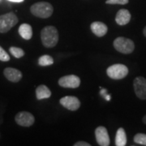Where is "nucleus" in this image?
Instances as JSON below:
<instances>
[{"label":"nucleus","instance_id":"0eeeda50","mask_svg":"<svg viewBox=\"0 0 146 146\" xmlns=\"http://www.w3.org/2000/svg\"><path fill=\"white\" fill-rule=\"evenodd\" d=\"M133 87L137 98L141 100H146V78L143 76L136 77L133 81Z\"/></svg>","mask_w":146,"mask_h":146},{"label":"nucleus","instance_id":"39448f33","mask_svg":"<svg viewBox=\"0 0 146 146\" xmlns=\"http://www.w3.org/2000/svg\"><path fill=\"white\" fill-rule=\"evenodd\" d=\"M18 23V18L15 13L9 12L0 16V33H5Z\"/></svg>","mask_w":146,"mask_h":146},{"label":"nucleus","instance_id":"9b49d317","mask_svg":"<svg viewBox=\"0 0 146 146\" xmlns=\"http://www.w3.org/2000/svg\"><path fill=\"white\" fill-rule=\"evenodd\" d=\"M5 77L11 82L17 83L22 78V73L20 70L13 68H7L3 71Z\"/></svg>","mask_w":146,"mask_h":146},{"label":"nucleus","instance_id":"4be33fe9","mask_svg":"<svg viewBox=\"0 0 146 146\" xmlns=\"http://www.w3.org/2000/svg\"><path fill=\"white\" fill-rule=\"evenodd\" d=\"M91 145L85 141H78L74 144V146H90Z\"/></svg>","mask_w":146,"mask_h":146},{"label":"nucleus","instance_id":"dca6fc26","mask_svg":"<svg viewBox=\"0 0 146 146\" xmlns=\"http://www.w3.org/2000/svg\"><path fill=\"white\" fill-rule=\"evenodd\" d=\"M127 145V135L125 130L123 127H119L115 136V145L116 146H125Z\"/></svg>","mask_w":146,"mask_h":146},{"label":"nucleus","instance_id":"a211bd4d","mask_svg":"<svg viewBox=\"0 0 146 146\" xmlns=\"http://www.w3.org/2000/svg\"><path fill=\"white\" fill-rule=\"evenodd\" d=\"M10 52L11 54L16 58H22L25 55V51L19 47L11 46L10 47Z\"/></svg>","mask_w":146,"mask_h":146},{"label":"nucleus","instance_id":"393cba45","mask_svg":"<svg viewBox=\"0 0 146 146\" xmlns=\"http://www.w3.org/2000/svg\"><path fill=\"white\" fill-rule=\"evenodd\" d=\"M142 121H143V123H144L145 124H146V115L143 117V119H142Z\"/></svg>","mask_w":146,"mask_h":146},{"label":"nucleus","instance_id":"f8f14e48","mask_svg":"<svg viewBox=\"0 0 146 146\" xmlns=\"http://www.w3.org/2000/svg\"><path fill=\"white\" fill-rule=\"evenodd\" d=\"M131 20V13L130 11L127 9H120L115 16V21L116 23L121 25L123 26L127 25Z\"/></svg>","mask_w":146,"mask_h":146},{"label":"nucleus","instance_id":"423d86ee","mask_svg":"<svg viewBox=\"0 0 146 146\" xmlns=\"http://www.w3.org/2000/svg\"><path fill=\"white\" fill-rule=\"evenodd\" d=\"M58 84L67 89H76L80 84V79L76 75H68L58 80Z\"/></svg>","mask_w":146,"mask_h":146},{"label":"nucleus","instance_id":"1a4fd4ad","mask_svg":"<svg viewBox=\"0 0 146 146\" xmlns=\"http://www.w3.org/2000/svg\"><path fill=\"white\" fill-rule=\"evenodd\" d=\"M95 137L98 144L101 146H109L110 145V136L108 134L107 129L103 127L100 126L96 128L95 130Z\"/></svg>","mask_w":146,"mask_h":146},{"label":"nucleus","instance_id":"412c9836","mask_svg":"<svg viewBox=\"0 0 146 146\" xmlns=\"http://www.w3.org/2000/svg\"><path fill=\"white\" fill-rule=\"evenodd\" d=\"M129 0H106V4H119V5H125L127 4Z\"/></svg>","mask_w":146,"mask_h":146},{"label":"nucleus","instance_id":"6ab92c4d","mask_svg":"<svg viewBox=\"0 0 146 146\" xmlns=\"http://www.w3.org/2000/svg\"><path fill=\"white\" fill-rule=\"evenodd\" d=\"M133 140H134V142L138 144V145L146 146V134L137 133L136 135H135Z\"/></svg>","mask_w":146,"mask_h":146},{"label":"nucleus","instance_id":"7ed1b4c3","mask_svg":"<svg viewBox=\"0 0 146 146\" xmlns=\"http://www.w3.org/2000/svg\"><path fill=\"white\" fill-rule=\"evenodd\" d=\"M113 45L117 51L125 54H131L135 50V44L133 41L123 36H119L115 38L113 42Z\"/></svg>","mask_w":146,"mask_h":146},{"label":"nucleus","instance_id":"f257e3e1","mask_svg":"<svg viewBox=\"0 0 146 146\" xmlns=\"http://www.w3.org/2000/svg\"><path fill=\"white\" fill-rule=\"evenodd\" d=\"M41 39L43 46L46 48L55 46L58 42V32L54 26H46L41 32Z\"/></svg>","mask_w":146,"mask_h":146},{"label":"nucleus","instance_id":"f03ea898","mask_svg":"<svg viewBox=\"0 0 146 146\" xmlns=\"http://www.w3.org/2000/svg\"><path fill=\"white\" fill-rule=\"evenodd\" d=\"M31 13L36 17L46 19L52 16L54 8L53 6L47 2H38L33 4L30 7Z\"/></svg>","mask_w":146,"mask_h":146},{"label":"nucleus","instance_id":"a878e982","mask_svg":"<svg viewBox=\"0 0 146 146\" xmlns=\"http://www.w3.org/2000/svg\"><path fill=\"white\" fill-rule=\"evenodd\" d=\"M143 34H144V36L146 37V26L145 27V29H144V30H143Z\"/></svg>","mask_w":146,"mask_h":146},{"label":"nucleus","instance_id":"4468645a","mask_svg":"<svg viewBox=\"0 0 146 146\" xmlns=\"http://www.w3.org/2000/svg\"><path fill=\"white\" fill-rule=\"evenodd\" d=\"M51 96V92L45 84H41L36 89V97L38 100L46 99Z\"/></svg>","mask_w":146,"mask_h":146},{"label":"nucleus","instance_id":"9d476101","mask_svg":"<svg viewBox=\"0 0 146 146\" xmlns=\"http://www.w3.org/2000/svg\"><path fill=\"white\" fill-rule=\"evenodd\" d=\"M60 104L63 106V107H65L66 109L75 111L77 110L80 106V100L74 96H66L62 98L59 101Z\"/></svg>","mask_w":146,"mask_h":146},{"label":"nucleus","instance_id":"2eb2a0df","mask_svg":"<svg viewBox=\"0 0 146 146\" xmlns=\"http://www.w3.org/2000/svg\"><path fill=\"white\" fill-rule=\"evenodd\" d=\"M18 31L21 37L25 40H29L33 36V29L31 25L29 24H22Z\"/></svg>","mask_w":146,"mask_h":146},{"label":"nucleus","instance_id":"b1692460","mask_svg":"<svg viewBox=\"0 0 146 146\" xmlns=\"http://www.w3.org/2000/svg\"><path fill=\"white\" fill-rule=\"evenodd\" d=\"M10 2H13V3H21V2H24V0H8Z\"/></svg>","mask_w":146,"mask_h":146},{"label":"nucleus","instance_id":"ddd939ff","mask_svg":"<svg viewBox=\"0 0 146 146\" xmlns=\"http://www.w3.org/2000/svg\"><path fill=\"white\" fill-rule=\"evenodd\" d=\"M90 28L94 34L99 37L105 36L108 31V27L106 26V25L100 21H95L92 23Z\"/></svg>","mask_w":146,"mask_h":146},{"label":"nucleus","instance_id":"20e7f679","mask_svg":"<svg viewBox=\"0 0 146 146\" xmlns=\"http://www.w3.org/2000/svg\"><path fill=\"white\" fill-rule=\"evenodd\" d=\"M106 74L110 78L113 80H122L127 76L128 68L124 64H113L107 68Z\"/></svg>","mask_w":146,"mask_h":146},{"label":"nucleus","instance_id":"f3484780","mask_svg":"<svg viewBox=\"0 0 146 146\" xmlns=\"http://www.w3.org/2000/svg\"><path fill=\"white\" fill-rule=\"evenodd\" d=\"M53 63H54V58L50 55L45 54L38 58V64L40 66H43V67L50 66V65H52Z\"/></svg>","mask_w":146,"mask_h":146},{"label":"nucleus","instance_id":"aec40b11","mask_svg":"<svg viewBox=\"0 0 146 146\" xmlns=\"http://www.w3.org/2000/svg\"><path fill=\"white\" fill-rule=\"evenodd\" d=\"M0 60L3 62H7L10 60V56L5 50L0 46Z\"/></svg>","mask_w":146,"mask_h":146},{"label":"nucleus","instance_id":"5701e85b","mask_svg":"<svg viewBox=\"0 0 146 146\" xmlns=\"http://www.w3.org/2000/svg\"><path fill=\"white\" fill-rule=\"evenodd\" d=\"M100 89H101V91H100V94L106 98V97L108 95V92H107V90L106 89H103V88H102V87H100Z\"/></svg>","mask_w":146,"mask_h":146},{"label":"nucleus","instance_id":"6e6552de","mask_svg":"<svg viewBox=\"0 0 146 146\" xmlns=\"http://www.w3.org/2000/svg\"><path fill=\"white\" fill-rule=\"evenodd\" d=\"M15 120L18 125L22 127H30L35 122V118L31 113L27 111H21L15 116Z\"/></svg>","mask_w":146,"mask_h":146}]
</instances>
